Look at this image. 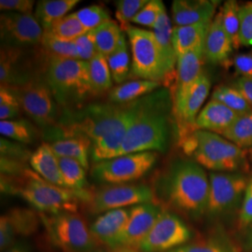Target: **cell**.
Instances as JSON below:
<instances>
[{
	"label": "cell",
	"instance_id": "1",
	"mask_svg": "<svg viewBox=\"0 0 252 252\" xmlns=\"http://www.w3.org/2000/svg\"><path fill=\"white\" fill-rule=\"evenodd\" d=\"M169 94L155 91L142 98L138 113L130 126L119 156L144 152L164 153L169 140Z\"/></svg>",
	"mask_w": 252,
	"mask_h": 252
},
{
	"label": "cell",
	"instance_id": "2",
	"mask_svg": "<svg viewBox=\"0 0 252 252\" xmlns=\"http://www.w3.org/2000/svg\"><path fill=\"white\" fill-rule=\"evenodd\" d=\"M2 189L21 196L42 214L76 212L81 201L90 203L88 189L74 190L52 184L27 168L17 176H2Z\"/></svg>",
	"mask_w": 252,
	"mask_h": 252
},
{
	"label": "cell",
	"instance_id": "3",
	"mask_svg": "<svg viewBox=\"0 0 252 252\" xmlns=\"http://www.w3.org/2000/svg\"><path fill=\"white\" fill-rule=\"evenodd\" d=\"M159 185L166 203L182 214L199 219L207 213L209 178L197 162L190 160L174 162Z\"/></svg>",
	"mask_w": 252,
	"mask_h": 252
},
{
	"label": "cell",
	"instance_id": "4",
	"mask_svg": "<svg viewBox=\"0 0 252 252\" xmlns=\"http://www.w3.org/2000/svg\"><path fill=\"white\" fill-rule=\"evenodd\" d=\"M180 142L184 153L202 167L215 172L247 170L246 152L216 133L196 130Z\"/></svg>",
	"mask_w": 252,
	"mask_h": 252
},
{
	"label": "cell",
	"instance_id": "5",
	"mask_svg": "<svg viewBox=\"0 0 252 252\" xmlns=\"http://www.w3.org/2000/svg\"><path fill=\"white\" fill-rule=\"evenodd\" d=\"M44 80L58 105L65 110L94 95L86 61L49 56Z\"/></svg>",
	"mask_w": 252,
	"mask_h": 252
},
{
	"label": "cell",
	"instance_id": "6",
	"mask_svg": "<svg viewBox=\"0 0 252 252\" xmlns=\"http://www.w3.org/2000/svg\"><path fill=\"white\" fill-rule=\"evenodd\" d=\"M126 32L131 46L133 76L139 80L169 86L173 80L153 31L129 26L126 27Z\"/></svg>",
	"mask_w": 252,
	"mask_h": 252
},
{
	"label": "cell",
	"instance_id": "7",
	"mask_svg": "<svg viewBox=\"0 0 252 252\" xmlns=\"http://www.w3.org/2000/svg\"><path fill=\"white\" fill-rule=\"evenodd\" d=\"M8 88L16 95L22 109L37 126L50 129L57 125L61 117L59 105L44 79L33 78Z\"/></svg>",
	"mask_w": 252,
	"mask_h": 252
},
{
	"label": "cell",
	"instance_id": "8",
	"mask_svg": "<svg viewBox=\"0 0 252 252\" xmlns=\"http://www.w3.org/2000/svg\"><path fill=\"white\" fill-rule=\"evenodd\" d=\"M249 180L242 172L210 173L206 214L212 219L230 216L243 202Z\"/></svg>",
	"mask_w": 252,
	"mask_h": 252
},
{
	"label": "cell",
	"instance_id": "9",
	"mask_svg": "<svg viewBox=\"0 0 252 252\" xmlns=\"http://www.w3.org/2000/svg\"><path fill=\"white\" fill-rule=\"evenodd\" d=\"M40 219L54 245L64 252H90L94 249V239L90 228L76 212L51 216L41 214Z\"/></svg>",
	"mask_w": 252,
	"mask_h": 252
},
{
	"label": "cell",
	"instance_id": "10",
	"mask_svg": "<svg viewBox=\"0 0 252 252\" xmlns=\"http://www.w3.org/2000/svg\"><path fill=\"white\" fill-rule=\"evenodd\" d=\"M158 155L154 152L130 153L95 162L92 175L94 180L108 184H126L139 180L152 169Z\"/></svg>",
	"mask_w": 252,
	"mask_h": 252
},
{
	"label": "cell",
	"instance_id": "11",
	"mask_svg": "<svg viewBox=\"0 0 252 252\" xmlns=\"http://www.w3.org/2000/svg\"><path fill=\"white\" fill-rule=\"evenodd\" d=\"M146 203H156L153 189L144 184H111L97 189L91 199L90 210L103 214L109 210L121 209Z\"/></svg>",
	"mask_w": 252,
	"mask_h": 252
},
{
	"label": "cell",
	"instance_id": "12",
	"mask_svg": "<svg viewBox=\"0 0 252 252\" xmlns=\"http://www.w3.org/2000/svg\"><path fill=\"white\" fill-rule=\"evenodd\" d=\"M191 237V231L180 217L163 209L138 250L141 252H169L188 244Z\"/></svg>",
	"mask_w": 252,
	"mask_h": 252
},
{
	"label": "cell",
	"instance_id": "13",
	"mask_svg": "<svg viewBox=\"0 0 252 252\" xmlns=\"http://www.w3.org/2000/svg\"><path fill=\"white\" fill-rule=\"evenodd\" d=\"M43 34L34 14L5 11L0 15L2 45L16 48L40 45Z\"/></svg>",
	"mask_w": 252,
	"mask_h": 252
},
{
	"label": "cell",
	"instance_id": "14",
	"mask_svg": "<svg viewBox=\"0 0 252 252\" xmlns=\"http://www.w3.org/2000/svg\"><path fill=\"white\" fill-rule=\"evenodd\" d=\"M211 88V82L206 73H202L183 96L173 102L175 118L180 129V139L194 132V125L199 110L207 99Z\"/></svg>",
	"mask_w": 252,
	"mask_h": 252
},
{
	"label": "cell",
	"instance_id": "15",
	"mask_svg": "<svg viewBox=\"0 0 252 252\" xmlns=\"http://www.w3.org/2000/svg\"><path fill=\"white\" fill-rule=\"evenodd\" d=\"M162 211L163 208L157 203H146L132 207L127 224L120 239V248L138 250Z\"/></svg>",
	"mask_w": 252,
	"mask_h": 252
},
{
	"label": "cell",
	"instance_id": "16",
	"mask_svg": "<svg viewBox=\"0 0 252 252\" xmlns=\"http://www.w3.org/2000/svg\"><path fill=\"white\" fill-rule=\"evenodd\" d=\"M130 215V209L121 208L101 214L91 225L94 241L111 249L120 248V239Z\"/></svg>",
	"mask_w": 252,
	"mask_h": 252
},
{
	"label": "cell",
	"instance_id": "17",
	"mask_svg": "<svg viewBox=\"0 0 252 252\" xmlns=\"http://www.w3.org/2000/svg\"><path fill=\"white\" fill-rule=\"evenodd\" d=\"M217 1L175 0L172 4V19L175 27H185L211 22L216 16Z\"/></svg>",
	"mask_w": 252,
	"mask_h": 252
},
{
	"label": "cell",
	"instance_id": "18",
	"mask_svg": "<svg viewBox=\"0 0 252 252\" xmlns=\"http://www.w3.org/2000/svg\"><path fill=\"white\" fill-rule=\"evenodd\" d=\"M205 59L204 45L200 46L195 50L183 54L178 58L173 102L180 99L190 85L202 75Z\"/></svg>",
	"mask_w": 252,
	"mask_h": 252
},
{
	"label": "cell",
	"instance_id": "19",
	"mask_svg": "<svg viewBox=\"0 0 252 252\" xmlns=\"http://www.w3.org/2000/svg\"><path fill=\"white\" fill-rule=\"evenodd\" d=\"M234 50L233 44L222 27L220 12L210 23L204 42L205 58L212 63H224Z\"/></svg>",
	"mask_w": 252,
	"mask_h": 252
},
{
	"label": "cell",
	"instance_id": "20",
	"mask_svg": "<svg viewBox=\"0 0 252 252\" xmlns=\"http://www.w3.org/2000/svg\"><path fill=\"white\" fill-rule=\"evenodd\" d=\"M239 116L234 110L227 108L216 100L211 99L199 112L194 130H204L221 134Z\"/></svg>",
	"mask_w": 252,
	"mask_h": 252
},
{
	"label": "cell",
	"instance_id": "21",
	"mask_svg": "<svg viewBox=\"0 0 252 252\" xmlns=\"http://www.w3.org/2000/svg\"><path fill=\"white\" fill-rule=\"evenodd\" d=\"M32 170L46 181L56 186L64 187L59 165V159L49 143H42L29 159Z\"/></svg>",
	"mask_w": 252,
	"mask_h": 252
},
{
	"label": "cell",
	"instance_id": "22",
	"mask_svg": "<svg viewBox=\"0 0 252 252\" xmlns=\"http://www.w3.org/2000/svg\"><path fill=\"white\" fill-rule=\"evenodd\" d=\"M50 146L57 157L73 159L80 162L86 170L89 168V155L92 150V141L89 138L82 135L63 136L54 139Z\"/></svg>",
	"mask_w": 252,
	"mask_h": 252
},
{
	"label": "cell",
	"instance_id": "23",
	"mask_svg": "<svg viewBox=\"0 0 252 252\" xmlns=\"http://www.w3.org/2000/svg\"><path fill=\"white\" fill-rule=\"evenodd\" d=\"M153 29V34L156 37L158 45L162 51V56L164 58L168 73L172 80L176 81V77H177L176 66L178 63V56L175 52L173 40H172L173 27H172L171 21L166 13L165 7L162 9L160 17Z\"/></svg>",
	"mask_w": 252,
	"mask_h": 252
},
{
	"label": "cell",
	"instance_id": "24",
	"mask_svg": "<svg viewBox=\"0 0 252 252\" xmlns=\"http://www.w3.org/2000/svg\"><path fill=\"white\" fill-rule=\"evenodd\" d=\"M212 22V21H211ZM211 22L191 26L173 27L172 40L178 58L204 45L207 29Z\"/></svg>",
	"mask_w": 252,
	"mask_h": 252
},
{
	"label": "cell",
	"instance_id": "25",
	"mask_svg": "<svg viewBox=\"0 0 252 252\" xmlns=\"http://www.w3.org/2000/svg\"><path fill=\"white\" fill-rule=\"evenodd\" d=\"M161 86L160 83L146 80L128 81L113 87L108 93L109 102L126 104L140 99L152 94Z\"/></svg>",
	"mask_w": 252,
	"mask_h": 252
},
{
	"label": "cell",
	"instance_id": "26",
	"mask_svg": "<svg viewBox=\"0 0 252 252\" xmlns=\"http://www.w3.org/2000/svg\"><path fill=\"white\" fill-rule=\"evenodd\" d=\"M79 2V0H41L36 5L35 16L46 32L56 21L66 16Z\"/></svg>",
	"mask_w": 252,
	"mask_h": 252
},
{
	"label": "cell",
	"instance_id": "27",
	"mask_svg": "<svg viewBox=\"0 0 252 252\" xmlns=\"http://www.w3.org/2000/svg\"><path fill=\"white\" fill-rule=\"evenodd\" d=\"M22 57L21 48L1 46L0 52V81L1 86L9 87L23 83L19 73V61Z\"/></svg>",
	"mask_w": 252,
	"mask_h": 252
},
{
	"label": "cell",
	"instance_id": "28",
	"mask_svg": "<svg viewBox=\"0 0 252 252\" xmlns=\"http://www.w3.org/2000/svg\"><path fill=\"white\" fill-rule=\"evenodd\" d=\"M88 64L91 86L94 94H102L109 90L112 87L113 80L107 57L97 53L90 61H88Z\"/></svg>",
	"mask_w": 252,
	"mask_h": 252
},
{
	"label": "cell",
	"instance_id": "29",
	"mask_svg": "<svg viewBox=\"0 0 252 252\" xmlns=\"http://www.w3.org/2000/svg\"><path fill=\"white\" fill-rule=\"evenodd\" d=\"M123 29L116 22L110 20L94 30L97 53L106 57L112 54L124 36Z\"/></svg>",
	"mask_w": 252,
	"mask_h": 252
},
{
	"label": "cell",
	"instance_id": "30",
	"mask_svg": "<svg viewBox=\"0 0 252 252\" xmlns=\"http://www.w3.org/2000/svg\"><path fill=\"white\" fill-rule=\"evenodd\" d=\"M220 135L241 149L252 147V112L239 115Z\"/></svg>",
	"mask_w": 252,
	"mask_h": 252
},
{
	"label": "cell",
	"instance_id": "31",
	"mask_svg": "<svg viewBox=\"0 0 252 252\" xmlns=\"http://www.w3.org/2000/svg\"><path fill=\"white\" fill-rule=\"evenodd\" d=\"M169 252H240L229 237L218 234L188 243Z\"/></svg>",
	"mask_w": 252,
	"mask_h": 252
},
{
	"label": "cell",
	"instance_id": "32",
	"mask_svg": "<svg viewBox=\"0 0 252 252\" xmlns=\"http://www.w3.org/2000/svg\"><path fill=\"white\" fill-rule=\"evenodd\" d=\"M107 60L112 80L119 85L123 84L130 76V55L126 36H123L117 49L107 56Z\"/></svg>",
	"mask_w": 252,
	"mask_h": 252
},
{
	"label": "cell",
	"instance_id": "33",
	"mask_svg": "<svg viewBox=\"0 0 252 252\" xmlns=\"http://www.w3.org/2000/svg\"><path fill=\"white\" fill-rule=\"evenodd\" d=\"M239 5L236 1H226L220 9L222 27L229 36L234 49L240 48V19H239Z\"/></svg>",
	"mask_w": 252,
	"mask_h": 252
},
{
	"label": "cell",
	"instance_id": "34",
	"mask_svg": "<svg viewBox=\"0 0 252 252\" xmlns=\"http://www.w3.org/2000/svg\"><path fill=\"white\" fill-rule=\"evenodd\" d=\"M64 187L74 190H83L87 185L85 168L73 159L58 157Z\"/></svg>",
	"mask_w": 252,
	"mask_h": 252
},
{
	"label": "cell",
	"instance_id": "35",
	"mask_svg": "<svg viewBox=\"0 0 252 252\" xmlns=\"http://www.w3.org/2000/svg\"><path fill=\"white\" fill-rule=\"evenodd\" d=\"M212 99L223 104L239 115L252 112V106L248 100L236 88L228 86H220L212 94Z\"/></svg>",
	"mask_w": 252,
	"mask_h": 252
},
{
	"label": "cell",
	"instance_id": "36",
	"mask_svg": "<svg viewBox=\"0 0 252 252\" xmlns=\"http://www.w3.org/2000/svg\"><path fill=\"white\" fill-rule=\"evenodd\" d=\"M12 230L18 235H28L33 234L37 228L38 220L36 214L28 209L13 208L4 214Z\"/></svg>",
	"mask_w": 252,
	"mask_h": 252
},
{
	"label": "cell",
	"instance_id": "37",
	"mask_svg": "<svg viewBox=\"0 0 252 252\" xmlns=\"http://www.w3.org/2000/svg\"><path fill=\"white\" fill-rule=\"evenodd\" d=\"M0 133L5 137L24 144H29L35 139V129L26 120L1 121Z\"/></svg>",
	"mask_w": 252,
	"mask_h": 252
},
{
	"label": "cell",
	"instance_id": "38",
	"mask_svg": "<svg viewBox=\"0 0 252 252\" xmlns=\"http://www.w3.org/2000/svg\"><path fill=\"white\" fill-rule=\"evenodd\" d=\"M40 45L42 46L45 54L51 57L79 60L75 41L61 39L48 32H44Z\"/></svg>",
	"mask_w": 252,
	"mask_h": 252
},
{
	"label": "cell",
	"instance_id": "39",
	"mask_svg": "<svg viewBox=\"0 0 252 252\" xmlns=\"http://www.w3.org/2000/svg\"><path fill=\"white\" fill-rule=\"evenodd\" d=\"M46 32L61 39L74 41L79 36H81L88 31L82 27V25L76 16V13L72 12L67 14L63 18L56 21Z\"/></svg>",
	"mask_w": 252,
	"mask_h": 252
},
{
	"label": "cell",
	"instance_id": "40",
	"mask_svg": "<svg viewBox=\"0 0 252 252\" xmlns=\"http://www.w3.org/2000/svg\"><path fill=\"white\" fill-rule=\"evenodd\" d=\"M75 13L82 27L87 31L95 30L103 24L111 20L108 11L98 5L84 7Z\"/></svg>",
	"mask_w": 252,
	"mask_h": 252
},
{
	"label": "cell",
	"instance_id": "41",
	"mask_svg": "<svg viewBox=\"0 0 252 252\" xmlns=\"http://www.w3.org/2000/svg\"><path fill=\"white\" fill-rule=\"evenodd\" d=\"M147 3L148 0H120L116 2L115 16L123 30L130 26L129 23L133 22Z\"/></svg>",
	"mask_w": 252,
	"mask_h": 252
},
{
	"label": "cell",
	"instance_id": "42",
	"mask_svg": "<svg viewBox=\"0 0 252 252\" xmlns=\"http://www.w3.org/2000/svg\"><path fill=\"white\" fill-rule=\"evenodd\" d=\"M164 5L160 0H150L142 9L138 12L132 23L142 27H155L158 19L161 15Z\"/></svg>",
	"mask_w": 252,
	"mask_h": 252
},
{
	"label": "cell",
	"instance_id": "43",
	"mask_svg": "<svg viewBox=\"0 0 252 252\" xmlns=\"http://www.w3.org/2000/svg\"><path fill=\"white\" fill-rule=\"evenodd\" d=\"M21 105L16 95L8 87L0 88V119L1 121L12 120L18 116L21 111Z\"/></svg>",
	"mask_w": 252,
	"mask_h": 252
},
{
	"label": "cell",
	"instance_id": "44",
	"mask_svg": "<svg viewBox=\"0 0 252 252\" xmlns=\"http://www.w3.org/2000/svg\"><path fill=\"white\" fill-rule=\"evenodd\" d=\"M74 41L76 44L79 60L88 62L97 54L94 30L84 33Z\"/></svg>",
	"mask_w": 252,
	"mask_h": 252
},
{
	"label": "cell",
	"instance_id": "45",
	"mask_svg": "<svg viewBox=\"0 0 252 252\" xmlns=\"http://www.w3.org/2000/svg\"><path fill=\"white\" fill-rule=\"evenodd\" d=\"M240 19V44L252 46V2L247 3L239 9Z\"/></svg>",
	"mask_w": 252,
	"mask_h": 252
},
{
	"label": "cell",
	"instance_id": "46",
	"mask_svg": "<svg viewBox=\"0 0 252 252\" xmlns=\"http://www.w3.org/2000/svg\"><path fill=\"white\" fill-rule=\"evenodd\" d=\"M238 225L240 230H245L252 225V177L249 180L244 194L243 202L239 211Z\"/></svg>",
	"mask_w": 252,
	"mask_h": 252
},
{
	"label": "cell",
	"instance_id": "47",
	"mask_svg": "<svg viewBox=\"0 0 252 252\" xmlns=\"http://www.w3.org/2000/svg\"><path fill=\"white\" fill-rule=\"evenodd\" d=\"M35 2L33 0H1L0 9L1 11L18 12L24 14H33Z\"/></svg>",
	"mask_w": 252,
	"mask_h": 252
},
{
	"label": "cell",
	"instance_id": "48",
	"mask_svg": "<svg viewBox=\"0 0 252 252\" xmlns=\"http://www.w3.org/2000/svg\"><path fill=\"white\" fill-rule=\"evenodd\" d=\"M233 65L237 74L252 79V54H241L234 56Z\"/></svg>",
	"mask_w": 252,
	"mask_h": 252
},
{
	"label": "cell",
	"instance_id": "49",
	"mask_svg": "<svg viewBox=\"0 0 252 252\" xmlns=\"http://www.w3.org/2000/svg\"><path fill=\"white\" fill-rule=\"evenodd\" d=\"M234 88L240 91L252 108V79L240 77L234 83Z\"/></svg>",
	"mask_w": 252,
	"mask_h": 252
},
{
	"label": "cell",
	"instance_id": "50",
	"mask_svg": "<svg viewBox=\"0 0 252 252\" xmlns=\"http://www.w3.org/2000/svg\"><path fill=\"white\" fill-rule=\"evenodd\" d=\"M3 252H30V251L26 244L16 242L13 246H11L8 250Z\"/></svg>",
	"mask_w": 252,
	"mask_h": 252
},
{
	"label": "cell",
	"instance_id": "51",
	"mask_svg": "<svg viewBox=\"0 0 252 252\" xmlns=\"http://www.w3.org/2000/svg\"><path fill=\"white\" fill-rule=\"evenodd\" d=\"M245 246H246V249L247 250H252V229L250 230L249 234L247 235V239H246V242H245Z\"/></svg>",
	"mask_w": 252,
	"mask_h": 252
},
{
	"label": "cell",
	"instance_id": "52",
	"mask_svg": "<svg viewBox=\"0 0 252 252\" xmlns=\"http://www.w3.org/2000/svg\"><path fill=\"white\" fill-rule=\"evenodd\" d=\"M141 252L136 251L135 249H130V248H119L115 252Z\"/></svg>",
	"mask_w": 252,
	"mask_h": 252
},
{
	"label": "cell",
	"instance_id": "53",
	"mask_svg": "<svg viewBox=\"0 0 252 252\" xmlns=\"http://www.w3.org/2000/svg\"></svg>",
	"mask_w": 252,
	"mask_h": 252
}]
</instances>
